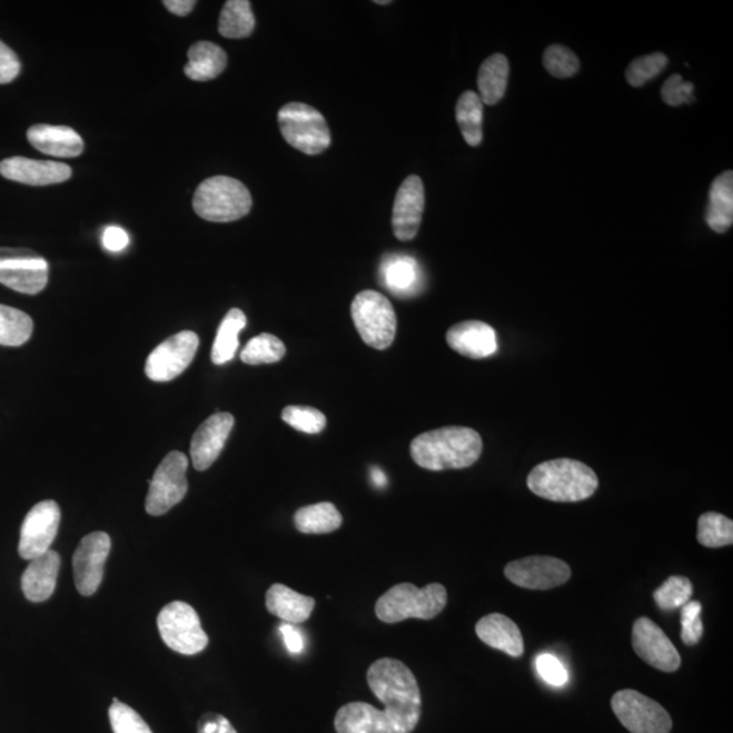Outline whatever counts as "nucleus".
<instances>
[{
	"label": "nucleus",
	"instance_id": "f704fd0d",
	"mask_svg": "<svg viewBox=\"0 0 733 733\" xmlns=\"http://www.w3.org/2000/svg\"><path fill=\"white\" fill-rule=\"evenodd\" d=\"M286 350V345L280 338L269 335V333H263L246 344L241 360L249 366L274 365L285 357Z\"/></svg>",
	"mask_w": 733,
	"mask_h": 733
},
{
	"label": "nucleus",
	"instance_id": "bb28decb",
	"mask_svg": "<svg viewBox=\"0 0 733 733\" xmlns=\"http://www.w3.org/2000/svg\"><path fill=\"white\" fill-rule=\"evenodd\" d=\"M705 220L714 232L724 234L733 224V172L725 171L713 181Z\"/></svg>",
	"mask_w": 733,
	"mask_h": 733
},
{
	"label": "nucleus",
	"instance_id": "f03ea898",
	"mask_svg": "<svg viewBox=\"0 0 733 733\" xmlns=\"http://www.w3.org/2000/svg\"><path fill=\"white\" fill-rule=\"evenodd\" d=\"M482 436L472 428L445 427L418 435L410 445L413 460L423 469H466L482 457Z\"/></svg>",
	"mask_w": 733,
	"mask_h": 733
},
{
	"label": "nucleus",
	"instance_id": "7ed1b4c3",
	"mask_svg": "<svg viewBox=\"0 0 733 733\" xmlns=\"http://www.w3.org/2000/svg\"><path fill=\"white\" fill-rule=\"evenodd\" d=\"M527 486L534 495L546 501L576 503L593 496L600 479L583 462L562 458L535 466L528 474Z\"/></svg>",
	"mask_w": 733,
	"mask_h": 733
},
{
	"label": "nucleus",
	"instance_id": "c85d7f7f",
	"mask_svg": "<svg viewBox=\"0 0 733 733\" xmlns=\"http://www.w3.org/2000/svg\"><path fill=\"white\" fill-rule=\"evenodd\" d=\"M294 522L300 533L329 534L341 527L343 516L335 504L318 503L298 509Z\"/></svg>",
	"mask_w": 733,
	"mask_h": 733
},
{
	"label": "nucleus",
	"instance_id": "a19ab883",
	"mask_svg": "<svg viewBox=\"0 0 733 733\" xmlns=\"http://www.w3.org/2000/svg\"><path fill=\"white\" fill-rule=\"evenodd\" d=\"M701 612L702 605L699 601H690L681 610V638L689 646L697 645L704 634Z\"/></svg>",
	"mask_w": 733,
	"mask_h": 733
},
{
	"label": "nucleus",
	"instance_id": "aec40b11",
	"mask_svg": "<svg viewBox=\"0 0 733 733\" xmlns=\"http://www.w3.org/2000/svg\"><path fill=\"white\" fill-rule=\"evenodd\" d=\"M446 340L455 353L470 359H485L498 349L496 330L483 321H464L452 326Z\"/></svg>",
	"mask_w": 733,
	"mask_h": 733
},
{
	"label": "nucleus",
	"instance_id": "9b49d317",
	"mask_svg": "<svg viewBox=\"0 0 733 733\" xmlns=\"http://www.w3.org/2000/svg\"><path fill=\"white\" fill-rule=\"evenodd\" d=\"M49 265L29 249L0 248V285L17 293L37 295L48 285Z\"/></svg>",
	"mask_w": 733,
	"mask_h": 733
},
{
	"label": "nucleus",
	"instance_id": "72a5a7b5",
	"mask_svg": "<svg viewBox=\"0 0 733 733\" xmlns=\"http://www.w3.org/2000/svg\"><path fill=\"white\" fill-rule=\"evenodd\" d=\"M697 539L702 546L717 547L733 544V522L717 513L702 514L699 519Z\"/></svg>",
	"mask_w": 733,
	"mask_h": 733
},
{
	"label": "nucleus",
	"instance_id": "e433bc0d",
	"mask_svg": "<svg viewBox=\"0 0 733 733\" xmlns=\"http://www.w3.org/2000/svg\"><path fill=\"white\" fill-rule=\"evenodd\" d=\"M283 422L289 427L305 434H319L326 427V417L323 412L310 406H287L281 413Z\"/></svg>",
	"mask_w": 733,
	"mask_h": 733
},
{
	"label": "nucleus",
	"instance_id": "4468645a",
	"mask_svg": "<svg viewBox=\"0 0 733 733\" xmlns=\"http://www.w3.org/2000/svg\"><path fill=\"white\" fill-rule=\"evenodd\" d=\"M505 577L517 587L526 590H552L569 581L572 571L563 559L532 556L509 563Z\"/></svg>",
	"mask_w": 733,
	"mask_h": 733
},
{
	"label": "nucleus",
	"instance_id": "c03bdc74",
	"mask_svg": "<svg viewBox=\"0 0 733 733\" xmlns=\"http://www.w3.org/2000/svg\"><path fill=\"white\" fill-rule=\"evenodd\" d=\"M21 61L12 49L0 40V85L14 81L20 76Z\"/></svg>",
	"mask_w": 733,
	"mask_h": 733
},
{
	"label": "nucleus",
	"instance_id": "8fccbe9b",
	"mask_svg": "<svg viewBox=\"0 0 733 733\" xmlns=\"http://www.w3.org/2000/svg\"><path fill=\"white\" fill-rule=\"evenodd\" d=\"M372 477L374 479V484L379 486H386L387 484V478L385 476V473L379 469V467H373L372 469Z\"/></svg>",
	"mask_w": 733,
	"mask_h": 733
},
{
	"label": "nucleus",
	"instance_id": "20e7f679",
	"mask_svg": "<svg viewBox=\"0 0 733 733\" xmlns=\"http://www.w3.org/2000/svg\"><path fill=\"white\" fill-rule=\"evenodd\" d=\"M447 605V590L439 583L425 585L403 583L382 595L375 606V614L386 624H397L409 618L433 620Z\"/></svg>",
	"mask_w": 733,
	"mask_h": 733
},
{
	"label": "nucleus",
	"instance_id": "473e14b6",
	"mask_svg": "<svg viewBox=\"0 0 733 733\" xmlns=\"http://www.w3.org/2000/svg\"><path fill=\"white\" fill-rule=\"evenodd\" d=\"M33 321L27 313L0 305V345L21 347L32 337Z\"/></svg>",
	"mask_w": 733,
	"mask_h": 733
},
{
	"label": "nucleus",
	"instance_id": "2f4dec72",
	"mask_svg": "<svg viewBox=\"0 0 733 733\" xmlns=\"http://www.w3.org/2000/svg\"><path fill=\"white\" fill-rule=\"evenodd\" d=\"M256 28L249 0H229L221 9L219 33L226 39H246Z\"/></svg>",
	"mask_w": 733,
	"mask_h": 733
},
{
	"label": "nucleus",
	"instance_id": "0eeeda50",
	"mask_svg": "<svg viewBox=\"0 0 733 733\" xmlns=\"http://www.w3.org/2000/svg\"><path fill=\"white\" fill-rule=\"evenodd\" d=\"M350 314L363 341L379 350L390 347L396 338L397 316L389 299L367 289L356 295Z\"/></svg>",
	"mask_w": 733,
	"mask_h": 733
},
{
	"label": "nucleus",
	"instance_id": "7c9ffc66",
	"mask_svg": "<svg viewBox=\"0 0 733 733\" xmlns=\"http://www.w3.org/2000/svg\"><path fill=\"white\" fill-rule=\"evenodd\" d=\"M455 116L467 145L478 147L483 141L484 103L474 91H465L459 97Z\"/></svg>",
	"mask_w": 733,
	"mask_h": 733
},
{
	"label": "nucleus",
	"instance_id": "c756f323",
	"mask_svg": "<svg viewBox=\"0 0 733 733\" xmlns=\"http://www.w3.org/2000/svg\"><path fill=\"white\" fill-rule=\"evenodd\" d=\"M248 319L242 310L231 309L221 321L215 338L211 359L214 365L224 366L234 359L239 347L238 336L245 329Z\"/></svg>",
	"mask_w": 733,
	"mask_h": 733
},
{
	"label": "nucleus",
	"instance_id": "f257e3e1",
	"mask_svg": "<svg viewBox=\"0 0 733 733\" xmlns=\"http://www.w3.org/2000/svg\"><path fill=\"white\" fill-rule=\"evenodd\" d=\"M369 689L385 711L350 702L338 710L337 733H412L422 717V693L416 676L403 662L385 657L368 668Z\"/></svg>",
	"mask_w": 733,
	"mask_h": 733
},
{
	"label": "nucleus",
	"instance_id": "6ab92c4d",
	"mask_svg": "<svg viewBox=\"0 0 733 733\" xmlns=\"http://www.w3.org/2000/svg\"><path fill=\"white\" fill-rule=\"evenodd\" d=\"M0 175L6 180L32 185V187H46L70 180L72 170L66 164L11 157L0 162Z\"/></svg>",
	"mask_w": 733,
	"mask_h": 733
},
{
	"label": "nucleus",
	"instance_id": "cd10ccee",
	"mask_svg": "<svg viewBox=\"0 0 733 733\" xmlns=\"http://www.w3.org/2000/svg\"><path fill=\"white\" fill-rule=\"evenodd\" d=\"M509 65L502 53L492 55L479 67L477 86L483 103L496 105L507 91Z\"/></svg>",
	"mask_w": 733,
	"mask_h": 733
},
{
	"label": "nucleus",
	"instance_id": "39448f33",
	"mask_svg": "<svg viewBox=\"0 0 733 733\" xmlns=\"http://www.w3.org/2000/svg\"><path fill=\"white\" fill-rule=\"evenodd\" d=\"M252 205L249 189L236 178L217 176L207 178L194 196L195 212L214 224H229L242 219Z\"/></svg>",
	"mask_w": 733,
	"mask_h": 733
},
{
	"label": "nucleus",
	"instance_id": "393cba45",
	"mask_svg": "<svg viewBox=\"0 0 733 733\" xmlns=\"http://www.w3.org/2000/svg\"><path fill=\"white\" fill-rule=\"evenodd\" d=\"M380 279L397 297H410L420 291L422 269L415 258L394 255L382 263Z\"/></svg>",
	"mask_w": 733,
	"mask_h": 733
},
{
	"label": "nucleus",
	"instance_id": "49530a36",
	"mask_svg": "<svg viewBox=\"0 0 733 733\" xmlns=\"http://www.w3.org/2000/svg\"><path fill=\"white\" fill-rule=\"evenodd\" d=\"M129 244L128 234L119 226H109L102 234V246L108 251L119 252Z\"/></svg>",
	"mask_w": 733,
	"mask_h": 733
},
{
	"label": "nucleus",
	"instance_id": "dca6fc26",
	"mask_svg": "<svg viewBox=\"0 0 733 733\" xmlns=\"http://www.w3.org/2000/svg\"><path fill=\"white\" fill-rule=\"evenodd\" d=\"M632 644L637 655L653 668L663 673H675L680 670L682 663L680 652L652 620L640 617L634 622Z\"/></svg>",
	"mask_w": 733,
	"mask_h": 733
},
{
	"label": "nucleus",
	"instance_id": "79ce46f5",
	"mask_svg": "<svg viewBox=\"0 0 733 733\" xmlns=\"http://www.w3.org/2000/svg\"><path fill=\"white\" fill-rule=\"evenodd\" d=\"M663 101L670 107H681L694 101V85L685 81L680 73L671 76L662 88Z\"/></svg>",
	"mask_w": 733,
	"mask_h": 733
},
{
	"label": "nucleus",
	"instance_id": "ea45409f",
	"mask_svg": "<svg viewBox=\"0 0 733 733\" xmlns=\"http://www.w3.org/2000/svg\"><path fill=\"white\" fill-rule=\"evenodd\" d=\"M544 66L551 76L556 78H571L581 69V63L569 48L551 46L544 53Z\"/></svg>",
	"mask_w": 733,
	"mask_h": 733
},
{
	"label": "nucleus",
	"instance_id": "37998d69",
	"mask_svg": "<svg viewBox=\"0 0 733 733\" xmlns=\"http://www.w3.org/2000/svg\"><path fill=\"white\" fill-rule=\"evenodd\" d=\"M537 671L546 683H549L552 686H564L568 682V673L562 662L558 661L556 656L551 655V653H542L537 657Z\"/></svg>",
	"mask_w": 733,
	"mask_h": 733
},
{
	"label": "nucleus",
	"instance_id": "c9c22d12",
	"mask_svg": "<svg viewBox=\"0 0 733 733\" xmlns=\"http://www.w3.org/2000/svg\"><path fill=\"white\" fill-rule=\"evenodd\" d=\"M693 593V584L687 577L671 576L653 593V600L664 612H673L685 606Z\"/></svg>",
	"mask_w": 733,
	"mask_h": 733
},
{
	"label": "nucleus",
	"instance_id": "f8f14e48",
	"mask_svg": "<svg viewBox=\"0 0 733 733\" xmlns=\"http://www.w3.org/2000/svg\"><path fill=\"white\" fill-rule=\"evenodd\" d=\"M199 336L184 330L159 344L146 360V375L153 382H169L180 375L194 361Z\"/></svg>",
	"mask_w": 733,
	"mask_h": 733
},
{
	"label": "nucleus",
	"instance_id": "423d86ee",
	"mask_svg": "<svg viewBox=\"0 0 733 733\" xmlns=\"http://www.w3.org/2000/svg\"><path fill=\"white\" fill-rule=\"evenodd\" d=\"M277 120L287 143L307 156H317L330 146L328 122L310 105L289 102L279 110Z\"/></svg>",
	"mask_w": 733,
	"mask_h": 733
},
{
	"label": "nucleus",
	"instance_id": "412c9836",
	"mask_svg": "<svg viewBox=\"0 0 733 733\" xmlns=\"http://www.w3.org/2000/svg\"><path fill=\"white\" fill-rule=\"evenodd\" d=\"M28 140L36 150L57 158H76L85 150L81 135L66 126H32L28 131Z\"/></svg>",
	"mask_w": 733,
	"mask_h": 733
},
{
	"label": "nucleus",
	"instance_id": "ddd939ff",
	"mask_svg": "<svg viewBox=\"0 0 733 733\" xmlns=\"http://www.w3.org/2000/svg\"><path fill=\"white\" fill-rule=\"evenodd\" d=\"M61 513L57 502L46 501L36 504L24 517L21 527L20 545L18 553L23 559H32L42 556L57 538L60 526Z\"/></svg>",
	"mask_w": 733,
	"mask_h": 733
},
{
	"label": "nucleus",
	"instance_id": "09e8293b",
	"mask_svg": "<svg viewBox=\"0 0 733 733\" xmlns=\"http://www.w3.org/2000/svg\"><path fill=\"white\" fill-rule=\"evenodd\" d=\"M165 8L178 17L188 16L195 9V0H165Z\"/></svg>",
	"mask_w": 733,
	"mask_h": 733
},
{
	"label": "nucleus",
	"instance_id": "6e6552de",
	"mask_svg": "<svg viewBox=\"0 0 733 733\" xmlns=\"http://www.w3.org/2000/svg\"><path fill=\"white\" fill-rule=\"evenodd\" d=\"M164 643L181 655H196L207 648L208 636L196 610L185 602H171L157 618Z\"/></svg>",
	"mask_w": 733,
	"mask_h": 733
},
{
	"label": "nucleus",
	"instance_id": "1a4fd4ad",
	"mask_svg": "<svg viewBox=\"0 0 733 733\" xmlns=\"http://www.w3.org/2000/svg\"><path fill=\"white\" fill-rule=\"evenodd\" d=\"M189 462L187 455L171 452L157 467L147 493L146 511L151 516H161L182 502L188 492Z\"/></svg>",
	"mask_w": 733,
	"mask_h": 733
},
{
	"label": "nucleus",
	"instance_id": "4c0bfd02",
	"mask_svg": "<svg viewBox=\"0 0 733 733\" xmlns=\"http://www.w3.org/2000/svg\"><path fill=\"white\" fill-rule=\"evenodd\" d=\"M668 65V58L664 53L656 52L633 60L626 70V81L633 88H640L656 78Z\"/></svg>",
	"mask_w": 733,
	"mask_h": 733
},
{
	"label": "nucleus",
	"instance_id": "de8ad7c7",
	"mask_svg": "<svg viewBox=\"0 0 733 733\" xmlns=\"http://www.w3.org/2000/svg\"><path fill=\"white\" fill-rule=\"evenodd\" d=\"M279 630L289 653H300L305 650V637L299 627L285 622V624L280 625Z\"/></svg>",
	"mask_w": 733,
	"mask_h": 733
},
{
	"label": "nucleus",
	"instance_id": "b1692460",
	"mask_svg": "<svg viewBox=\"0 0 733 733\" xmlns=\"http://www.w3.org/2000/svg\"><path fill=\"white\" fill-rule=\"evenodd\" d=\"M265 605L270 614L287 624L299 625L310 618L316 607L311 596L297 593L285 584H274L265 596Z\"/></svg>",
	"mask_w": 733,
	"mask_h": 733
},
{
	"label": "nucleus",
	"instance_id": "f3484780",
	"mask_svg": "<svg viewBox=\"0 0 733 733\" xmlns=\"http://www.w3.org/2000/svg\"><path fill=\"white\" fill-rule=\"evenodd\" d=\"M231 413H215L197 428L190 443V457L196 470L205 472L215 464L234 427Z\"/></svg>",
	"mask_w": 733,
	"mask_h": 733
},
{
	"label": "nucleus",
	"instance_id": "2eb2a0df",
	"mask_svg": "<svg viewBox=\"0 0 733 733\" xmlns=\"http://www.w3.org/2000/svg\"><path fill=\"white\" fill-rule=\"evenodd\" d=\"M110 537L107 533L97 532L86 535L73 553V578L78 593L91 596L97 593L103 578L105 563L110 552Z\"/></svg>",
	"mask_w": 733,
	"mask_h": 733
},
{
	"label": "nucleus",
	"instance_id": "9d476101",
	"mask_svg": "<svg viewBox=\"0 0 733 733\" xmlns=\"http://www.w3.org/2000/svg\"><path fill=\"white\" fill-rule=\"evenodd\" d=\"M612 707L621 724L631 733H670L673 719L658 702L636 690H621L612 699Z\"/></svg>",
	"mask_w": 733,
	"mask_h": 733
},
{
	"label": "nucleus",
	"instance_id": "58836bf2",
	"mask_svg": "<svg viewBox=\"0 0 733 733\" xmlns=\"http://www.w3.org/2000/svg\"><path fill=\"white\" fill-rule=\"evenodd\" d=\"M109 720L113 733H152L149 724L137 711L121 704L117 699H113V704L109 707Z\"/></svg>",
	"mask_w": 733,
	"mask_h": 733
},
{
	"label": "nucleus",
	"instance_id": "4be33fe9",
	"mask_svg": "<svg viewBox=\"0 0 733 733\" xmlns=\"http://www.w3.org/2000/svg\"><path fill=\"white\" fill-rule=\"evenodd\" d=\"M479 640L491 648L507 653L511 657H522L525 643L519 627L503 614H489L479 620L476 625Z\"/></svg>",
	"mask_w": 733,
	"mask_h": 733
},
{
	"label": "nucleus",
	"instance_id": "a878e982",
	"mask_svg": "<svg viewBox=\"0 0 733 733\" xmlns=\"http://www.w3.org/2000/svg\"><path fill=\"white\" fill-rule=\"evenodd\" d=\"M227 67V55L211 41L196 42L188 51L185 76L196 82H208L220 76Z\"/></svg>",
	"mask_w": 733,
	"mask_h": 733
},
{
	"label": "nucleus",
	"instance_id": "a211bd4d",
	"mask_svg": "<svg viewBox=\"0 0 733 733\" xmlns=\"http://www.w3.org/2000/svg\"><path fill=\"white\" fill-rule=\"evenodd\" d=\"M425 207L422 178L409 176L399 187L393 207V230L399 241H410L420 229Z\"/></svg>",
	"mask_w": 733,
	"mask_h": 733
},
{
	"label": "nucleus",
	"instance_id": "5701e85b",
	"mask_svg": "<svg viewBox=\"0 0 733 733\" xmlns=\"http://www.w3.org/2000/svg\"><path fill=\"white\" fill-rule=\"evenodd\" d=\"M59 569L60 556L57 552L48 551L32 559L22 575V591L27 600L36 603L49 600L57 588Z\"/></svg>",
	"mask_w": 733,
	"mask_h": 733
},
{
	"label": "nucleus",
	"instance_id": "a18cd8bd",
	"mask_svg": "<svg viewBox=\"0 0 733 733\" xmlns=\"http://www.w3.org/2000/svg\"><path fill=\"white\" fill-rule=\"evenodd\" d=\"M197 733H238L225 716L218 713H206L197 725Z\"/></svg>",
	"mask_w": 733,
	"mask_h": 733
},
{
	"label": "nucleus",
	"instance_id": "3c124183",
	"mask_svg": "<svg viewBox=\"0 0 733 733\" xmlns=\"http://www.w3.org/2000/svg\"><path fill=\"white\" fill-rule=\"evenodd\" d=\"M375 3H377V4H390L392 2H390V0H377V2H375Z\"/></svg>",
	"mask_w": 733,
	"mask_h": 733
}]
</instances>
